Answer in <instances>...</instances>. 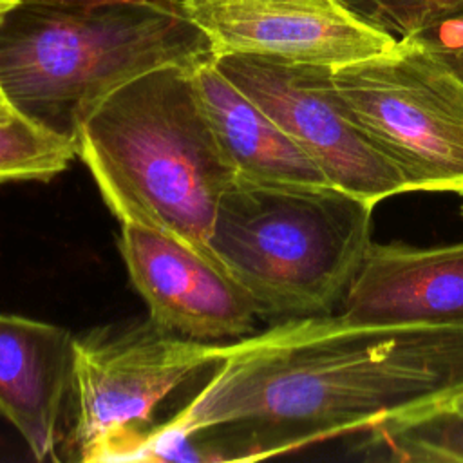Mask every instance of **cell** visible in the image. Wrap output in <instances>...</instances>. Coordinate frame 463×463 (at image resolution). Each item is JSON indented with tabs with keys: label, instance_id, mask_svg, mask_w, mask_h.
<instances>
[{
	"label": "cell",
	"instance_id": "cell-13",
	"mask_svg": "<svg viewBox=\"0 0 463 463\" xmlns=\"http://www.w3.org/2000/svg\"><path fill=\"white\" fill-rule=\"evenodd\" d=\"M358 436L353 450L364 459L463 463V414L447 407Z\"/></svg>",
	"mask_w": 463,
	"mask_h": 463
},
{
	"label": "cell",
	"instance_id": "cell-20",
	"mask_svg": "<svg viewBox=\"0 0 463 463\" xmlns=\"http://www.w3.org/2000/svg\"><path fill=\"white\" fill-rule=\"evenodd\" d=\"M461 215H463V208H461Z\"/></svg>",
	"mask_w": 463,
	"mask_h": 463
},
{
	"label": "cell",
	"instance_id": "cell-9",
	"mask_svg": "<svg viewBox=\"0 0 463 463\" xmlns=\"http://www.w3.org/2000/svg\"><path fill=\"white\" fill-rule=\"evenodd\" d=\"M119 251L148 317L179 336L219 342L248 336L259 309L219 264L156 230L121 222Z\"/></svg>",
	"mask_w": 463,
	"mask_h": 463
},
{
	"label": "cell",
	"instance_id": "cell-7",
	"mask_svg": "<svg viewBox=\"0 0 463 463\" xmlns=\"http://www.w3.org/2000/svg\"><path fill=\"white\" fill-rule=\"evenodd\" d=\"M213 63L300 146L333 186L371 206L407 192L400 172L349 118L333 67L244 52L217 54Z\"/></svg>",
	"mask_w": 463,
	"mask_h": 463
},
{
	"label": "cell",
	"instance_id": "cell-10",
	"mask_svg": "<svg viewBox=\"0 0 463 463\" xmlns=\"http://www.w3.org/2000/svg\"><path fill=\"white\" fill-rule=\"evenodd\" d=\"M336 315L353 324H463V241L371 242Z\"/></svg>",
	"mask_w": 463,
	"mask_h": 463
},
{
	"label": "cell",
	"instance_id": "cell-1",
	"mask_svg": "<svg viewBox=\"0 0 463 463\" xmlns=\"http://www.w3.org/2000/svg\"><path fill=\"white\" fill-rule=\"evenodd\" d=\"M201 391L127 456L175 459L203 432L232 430V459H259L403 423L463 391V324L286 318L228 344Z\"/></svg>",
	"mask_w": 463,
	"mask_h": 463
},
{
	"label": "cell",
	"instance_id": "cell-12",
	"mask_svg": "<svg viewBox=\"0 0 463 463\" xmlns=\"http://www.w3.org/2000/svg\"><path fill=\"white\" fill-rule=\"evenodd\" d=\"M237 179L262 186H333L300 146L212 61L192 71Z\"/></svg>",
	"mask_w": 463,
	"mask_h": 463
},
{
	"label": "cell",
	"instance_id": "cell-11",
	"mask_svg": "<svg viewBox=\"0 0 463 463\" xmlns=\"http://www.w3.org/2000/svg\"><path fill=\"white\" fill-rule=\"evenodd\" d=\"M74 336L56 324L0 313V416L34 459L52 454L72 385Z\"/></svg>",
	"mask_w": 463,
	"mask_h": 463
},
{
	"label": "cell",
	"instance_id": "cell-6",
	"mask_svg": "<svg viewBox=\"0 0 463 463\" xmlns=\"http://www.w3.org/2000/svg\"><path fill=\"white\" fill-rule=\"evenodd\" d=\"M230 342H201L143 322L92 329L74 340V443L83 461H121L154 409Z\"/></svg>",
	"mask_w": 463,
	"mask_h": 463
},
{
	"label": "cell",
	"instance_id": "cell-4",
	"mask_svg": "<svg viewBox=\"0 0 463 463\" xmlns=\"http://www.w3.org/2000/svg\"><path fill=\"white\" fill-rule=\"evenodd\" d=\"M369 203L336 186L286 188L237 179L208 246L260 317L333 313L371 244Z\"/></svg>",
	"mask_w": 463,
	"mask_h": 463
},
{
	"label": "cell",
	"instance_id": "cell-2",
	"mask_svg": "<svg viewBox=\"0 0 463 463\" xmlns=\"http://www.w3.org/2000/svg\"><path fill=\"white\" fill-rule=\"evenodd\" d=\"M192 71L161 67L121 85L87 116L74 145L121 222L170 235L219 264L208 241L237 174Z\"/></svg>",
	"mask_w": 463,
	"mask_h": 463
},
{
	"label": "cell",
	"instance_id": "cell-19",
	"mask_svg": "<svg viewBox=\"0 0 463 463\" xmlns=\"http://www.w3.org/2000/svg\"><path fill=\"white\" fill-rule=\"evenodd\" d=\"M443 407H447V409H450L454 412L463 414V391H459L456 396H452Z\"/></svg>",
	"mask_w": 463,
	"mask_h": 463
},
{
	"label": "cell",
	"instance_id": "cell-16",
	"mask_svg": "<svg viewBox=\"0 0 463 463\" xmlns=\"http://www.w3.org/2000/svg\"><path fill=\"white\" fill-rule=\"evenodd\" d=\"M412 38L439 49L463 71V9Z\"/></svg>",
	"mask_w": 463,
	"mask_h": 463
},
{
	"label": "cell",
	"instance_id": "cell-3",
	"mask_svg": "<svg viewBox=\"0 0 463 463\" xmlns=\"http://www.w3.org/2000/svg\"><path fill=\"white\" fill-rule=\"evenodd\" d=\"M215 58L210 38L159 0L14 2L0 14V83L14 110L76 141L96 105L161 67Z\"/></svg>",
	"mask_w": 463,
	"mask_h": 463
},
{
	"label": "cell",
	"instance_id": "cell-5",
	"mask_svg": "<svg viewBox=\"0 0 463 463\" xmlns=\"http://www.w3.org/2000/svg\"><path fill=\"white\" fill-rule=\"evenodd\" d=\"M333 80L353 123L400 172L407 192L463 197V71L439 49L396 40Z\"/></svg>",
	"mask_w": 463,
	"mask_h": 463
},
{
	"label": "cell",
	"instance_id": "cell-8",
	"mask_svg": "<svg viewBox=\"0 0 463 463\" xmlns=\"http://www.w3.org/2000/svg\"><path fill=\"white\" fill-rule=\"evenodd\" d=\"M194 22L215 56L244 52L338 69L396 40L338 0H159Z\"/></svg>",
	"mask_w": 463,
	"mask_h": 463
},
{
	"label": "cell",
	"instance_id": "cell-18",
	"mask_svg": "<svg viewBox=\"0 0 463 463\" xmlns=\"http://www.w3.org/2000/svg\"><path fill=\"white\" fill-rule=\"evenodd\" d=\"M16 2H38V4H58V5H99V4L148 2V0H16Z\"/></svg>",
	"mask_w": 463,
	"mask_h": 463
},
{
	"label": "cell",
	"instance_id": "cell-14",
	"mask_svg": "<svg viewBox=\"0 0 463 463\" xmlns=\"http://www.w3.org/2000/svg\"><path fill=\"white\" fill-rule=\"evenodd\" d=\"M76 157V145L22 114L0 123V183L47 181Z\"/></svg>",
	"mask_w": 463,
	"mask_h": 463
},
{
	"label": "cell",
	"instance_id": "cell-15",
	"mask_svg": "<svg viewBox=\"0 0 463 463\" xmlns=\"http://www.w3.org/2000/svg\"><path fill=\"white\" fill-rule=\"evenodd\" d=\"M364 22L405 40L463 9V0H338Z\"/></svg>",
	"mask_w": 463,
	"mask_h": 463
},
{
	"label": "cell",
	"instance_id": "cell-17",
	"mask_svg": "<svg viewBox=\"0 0 463 463\" xmlns=\"http://www.w3.org/2000/svg\"><path fill=\"white\" fill-rule=\"evenodd\" d=\"M14 2H16V0H0V14H2L4 11H7ZM16 114H18V112H16L14 107L11 105V101H9V98L5 96L4 89H2V83H0V123H5V121H9V119H13Z\"/></svg>",
	"mask_w": 463,
	"mask_h": 463
}]
</instances>
